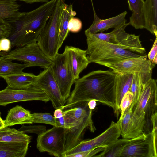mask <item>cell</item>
Listing matches in <instances>:
<instances>
[{
	"instance_id": "obj_1",
	"label": "cell",
	"mask_w": 157,
	"mask_h": 157,
	"mask_svg": "<svg viewBox=\"0 0 157 157\" xmlns=\"http://www.w3.org/2000/svg\"><path fill=\"white\" fill-rule=\"evenodd\" d=\"M117 73L101 70L92 71L75 80V86L60 109L72 108L94 99L115 109L116 87Z\"/></svg>"
},
{
	"instance_id": "obj_2",
	"label": "cell",
	"mask_w": 157,
	"mask_h": 157,
	"mask_svg": "<svg viewBox=\"0 0 157 157\" xmlns=\"http://www.w3.org/2000/svg\"><path fill=\"white\" fill-rule=\"evenodd\" d=\"M56 0H51L30 12L5 19L12 25L10 36L12 47H20L36 42L51 16Z\"/></svg>"
},
{
	"instance_id": "obj_3",
	"label": "cell",
	"mask_w": 157,
	"mask_h": 157,
	"mask_svg": "<svg viewBox=\"0 0 157 157\" xmlns=\"http://www.w3.org/2000/svg\"><path fill=\"white\" fill-rule=\"evenodd\" d=\"M86 37L87 57L89 63L101 65L117 63L142 55L124 49L119 46L100 39L85 31Z\"/></svg>"
},
{
	"instance_id": "obj_4",
	"label": "cell",
	"mask_w": 157,
	"mask_h": 157,
	"mask_svg": "<svg viewBox=\"0 0 157 157\" xmlns=\"http://www.w3.org/2000/svg\"><path fill=\"white\" fill-rule=\"evenodd\" d=\"M132 111L133 118L144 121V133L147 134L151 132V118L157 113L156 80L152 78L144 85L139 98Z\"/></svg>"
},
{
	"instance_id": "obj_5",
	"label": "cell",
	"mask_w": 157,
	"mask_h": 157,
	"mask_svg": "<svg viewBox=\"0 0 157 157\" xmlns=\"http://www.w3.org/2000/svg\"><path fill=\"white\" fill-rule=\"evenodd\" d=\"M65 4V0H56L53 12L37 40L40 49L52 60L58 53L59 49V22Z\"/></svg>"
},
{
	"instance_id": "obj_6",
	"label": "cell",
	"mask_w": 157,
	"mask_h": 157,
	"mask_svg": "<svg viewBox=\"0 0 157 157\" xmlns=\"http://www.w3.org/2000/svg\"><path fill=\"white\" fill-rule=\"evenodd\" d=\"M129 25L128 23L122 24L108 33H91L100 39L116 45L124 49L146 55L145 49L141 44L139 36L126 32L125 29Z\"/></svg>"
},
{
	"instance_id": "obj_7",
	"label": "cell",
	"mask_w": 157,
	"mask_h": 157,
	"mask_svg": "<svg viewBox=\"0 0 157 157\" xmlns=\"http://www.w3.org/2000/svg\"><path fill=\"white\" fill-rule=\"evenodd\" d=\"M6 59L17 60L29 64L30 67H49L52 61L48 58L40 48L37 42L17 47L3 55Z\"/></svg>"
},
{
	"instance_id": "obj_8",
	"label": "cell",
	"mask_w": 157,
	"mask_h": 157,
	"mask_svg": "<svg viewBox=\"0 0 157 157\" xmlns=\"http://www.w3.org/2000/svg\"><path fill=\"white\" fill-rule=\"evenodd\" d=\"M65 128L53 126L38 136L36 147L40 152L62 157L65 152Z\"/></svg>"
},
{
	"instance_id": "obj_9",
	"label": "cell",
	"mask_w": 157,
	"mask_h": 157,
	"mask_svg": "<svg viewBox=\"0 0 157 157\" xmlns=\"http://www.w3.org/2000/svg\"><path fill=\"white\" fill-rule=\"evenodd\" d=\"M51 66L52 73L59 86L63 98L65 100L68 98L74 78L68 59L67 53L64 49L61 53H58L52 60Z\"/></svg>"
},
{
	"instance_id": "obj_10",
	"label": "cell",
	"mask_w": 157,
	"mask_h": 157,
	"mask_svg": "<svg viewBox=\"0 0 157 157\" xmlns=\"http://www.w3.org/2000/svg\"><path fill=\"white\" fill-rule=\"evenodd\" d=\"M120 132L117 123L112 121L109 127L96 137L83 140L74 147L65 152L63 157L89 151L101 146H107L118 139Z\"/></svg>"
},
{
	"instance_id": "obj_11",
	"label": "cell",
	"mask_w": 157,
	"mask_h": 157,
	"mask_svg": "<svg viewBox=\"0 0 157 157\" xmlns=\"http://www.w3.org/2000/svg\"><path fill=\"white\" fill-rule=\"evenodd\" d=\"M157 157V140L151 132L130 139L120 157Z\"/></svg>"
},
{
	"instance_id": "obj_12",
	"label": "cell",
	"mask_w": 157,
	"mask_h": 157,
	"mask_svg": "<svg viewBox=\"0 0 157 157\" xmlns=\"http://www.w3.org/2000/svg\"><path fill=\"white\" fill-rule=\"evenodd\" d=\"M39 100L47 102L49 99L46 94L41 89L32 85L29 88L21 90L12 89L8 86L0 91V106L14 102Z\"/></svg>"
},
{
	"instance_id": "obj_13",
	"label": "cell",
	"mask_w": 157,
	"mask_h": 157,
	"mask_svg": "<svg viewBox=\"0 0 157 157\" xmlns=\"http://www.w3.org/2000/svg\"><path fill=\"white\" fill-rule=\"evenodd\" d=\"M33 85L41 89L46 94L54 108H60L65 104L67 100L61 95L51 66L45 68L36 76Z\"/></svg>"
},
{
	"instance_id": "obj_14",
	"label": "cell",
	"mask_w": 157,
	"mask_h": 157,
	"mask_svg": "<svg viewBox=\"0 0 157 157\" xmlns=\"http://www.w3.org/2000/svg\"><path fill=\"white\" fill-rule=\"evenodd\" d=\"M155 65L147 59V56L145 55L117 63H105L102 65L116 73H134L152 72Z\"/></svg>"
},
{
	"instance_id": "obj_15",
	"label": "cell",
	"mask_w": 157,
	"mask_h": 157,
	"mask_svg": "<svg viewBox=\"0 0 157 157\" xmlns=\"http://www.w3.org/2000/svg\"><path fill=\"white\" fill-rule=\"evenodd\" d=\"M92 112L84 119L79 120L74 126L69 129L65 128V152L83 140L84 134L86 129H88L92 132L96 130L92 120Z\"/></svg>"
},
{
	"instance_id": "obj_16",
	"label": "cell",
	"mask_w": 157,
	"mask_h": 157,
	"mask_svg": "<svg viewBox=\"0 0 157 157\" xmlns=\"http://www.w3.org/2000/svg\"><path fill=\"white\" fill-rule=\"evenodd\" d=\"M69 63L75 79L79 78L80 73L90 63L87 57L86 50L76 47L66 46Z\"/></svg>"
},
{
	"instance_id": "obj_17",
	"label": "cell",
	"mask_w": 157,
	"mask_h": 157,
	"mask_svg": "<svg viewBox=\"0 0 157 157\" xmlns=\"http://www.w3.org/2000/svg\"><path fill=\"white\" fill-rule=\"evenodd\" d=\"M94 19L90 26L85 31L91 33L102 32L111 28H115L126 22V11L113 17L105 19L100 18L97 15L92 4Z\"/></svg>"
},
{
	"instance_id": "obj_18",
	"label": "cell",
	"mask_w": 157,
	"mask_h": 157,
	"mask_svg": "<svg viewBox=\"0 0 157 157\" xmlns=\"http://www.w3.org/2000/svg\"><path fill=\"white\" fill-rule=\"evenodd\" d=\"M134 73H118L116 75L115 116L118 118L120 113V105L123 96L131 87Z\"/></svg>"
},
{
	"instance_id": "obj_19",
	"label": "cell",
	"mask_w": 157,
	"mask_h": 157,
	"mask_svg": "<svg viewBox=\"0 0 157 157\" xmlns=\"http://www.w3.org/2000/svg\"><path fill=\"white\" fill-rule=\"evenodd\" d=\"M31 113L22 106L17 105L11 109L4 122L5 127H8L18 124H32Z\"/></svg>"
},
{
	"instance_id": "obj_20",
	"label": "cell",
	"mask_w": 157,
	"mask_h": 157,
	"mask_svg": "<svg viewBox=\"0 0 157 157\" xmlns=\"http://www.w3.org/2000/svg\"><path fill=\"white\" fill-rule=\"evenodd\" d=\"M36 76L32 73L24 72L22 73L3 76L7 86L10 88L17 90L27 89L33 84Z\"/></svg>"
},
{
	"instance_id": "obj_21",
	"label": "cell",
	"mask_w": 157,
	"mask_h": 157,
	"mask_svg": "<svg viewBox=\"0 0 157 157\" xmlns=\"http://www.w3.org/2000/svg\"><path fill=\"white\" fill-rule=\"evenodd\" d=\"M143 13L145 29L157 37V0H145Z\"/></svg>"
},
{
	"instance_id": "obj_22",
	"label": "cell",
	"mask_w": 157,
	"mask_h": 157,
	"mask_svg": "<svg viewBox=\"0 0 157 157\" xmlns=\"http://www.w3.org/2000/svg\"><path fill=\"white\" fill-rule=\"evenodd\" d=\"M30 143L0 141V157H24Z\"/></svg>"
},
{
	"instance_id": "obj_23",
	"label": "cell",
	"mask_w": 157,
	"mask_h": 157,
	"mask_svg": "<svg viewBox=\"0 0 157 157\" xmlns=\"http://www.w3.org/2000/svg\"><path fill=\"white\" fill-rule=\"evenodd\" d=\"M132 113V111L129 108L117 123L121 135L123 138L132 139L143 135L139 132L132 122L131 119Z\"/></svg>"
},
{
	"instance_id": "obj_24",
	"label": "cell",
	"mask_w": 157,
	"mask_h": 157,
	"mask_svg": "<svg viewBox=\"0 0 157 157\" xmlns=\"http://www.w3.org/2000/svg\"><path fill=\"white\" fill-rule=\"evenodd\" d=\"M129 8L132 12L128 23L136 29L145 28L143 13L144 0H127Z\"/></svg>"
},
{
	"instance_id": "obj_25",
	"label": "cell",
	"mask_w": 157,
	"mask_h": 157,
	"mask_svg": "<svg viewBox=\"0 0 157 157\" xmlns=\"http://www.w3.org/2000/svg\"><path fill=\"white\" fill-rule=\"evenodd\" d=\"M76 14V12L73 10L72 4H65L59 20L58 45L59 48L69 34V21L71 18L74 17Z\"/></svg>"
},
{
	"instance_id": "obj_26",
	"label": "cell",
	"mask_w": 157,
	"mask_h": 157,
	"mask_svg": "<svg viewBox=\"0 0 157 157\" xmlns=\"http://www.w3.org/2000/svg\"><path fill=\"white\" fill-rule=\"evenodd\" d=\"M152 72L134 73L132 83L129 91L132 94V101L129 107L132 110L136 103L142 89L145 84L152 77Z\"/></svg>"
},
{
	"instance_id": "obj_27",
	"label": "cell",
	"mask_w": 157,
	"mask_h": 157,
	"mask_svg": "<svg viewBox=\"0 0 157 157\" xmlns=\"http://www.w3.org/2000/svg\"><path fill=\"white\" fill-rule=\"evenodd\" d=\"M31 137L18 130L5 127L0 129V141L30 142Z\"/></svg>"
},
{
	"instance_id": "obj_28",
	"label": "cell",
	"mask_w": 157,
	"mask_h": 157,
	"mask_svg": "<svg viewBox=\"0 0 157 157\" xmlns=\"http://www.w3.org/2000/svg\"><path fill=\"white\" fill-rule=\"evenodd\" d=\"M30 67L29 64L25 63L20 64L13 63L6 59L3 56L0 57V77L4 76L22 73L25 68Z\"/></svg>"
},
{
	"instance_id": "obj_29",
	"label": "cell",
	"mask_w": 157,
	"mask_h": 157,
	"mask_svg": "<svg viewBox=\"0 0 157 157\" xmlns=\"http://www.w3.org/2000/svg\"><path fill=\"white\" fill-rule=\"evenodd\" d=\"M20 5L14 0H0V18L6 19L21 14Z\"/></svg>"
},
{
	"instance_id": "obj_30",
	"label": "cell",
	"mask_w": 157,
	"mask_h": 157,
	"mask_svg": "<svg viewBox=\"0 0 157 157\" xmlns=\"http://www.w3.org/2000/svg\"><path fill=\"white\" fill-rule=\"evenodd\" d=\"M130 139L123 138L117 139L113 143L106 147L105 149L94 157H120L124 149Z\"/></svg>"
},
{
	"instance_id": "obj_31",
	"label": "cell",
	"mask_w": 157,
	"mask_h": 157,
	"mask_svg": "<svg viewBox=\"0 0 157 157\" xmlns=\"http://www.w3.org/2000/svg\"><path fill=\"white\" fill-rule=\"evenodd\" d=\"M33 123H43L56 126V119L49 113H31Z\"/></svg>"
},
{
	"instance_id": "obj_32",
	"label": "cell",
	"mask_w": 157,
	"mask_h": 157,
	"mask_svg": "<svg viewBox=\"0 0 157 157\" xmlns=\"http://www.w3.org/2000/svg\"><path fill=\"white\" fill-rule=\"evenodd\" d=\"M132 101V94L130 91L127 92L123 96L121 101L120 108L121 114L120 117H121L125 111L131 105Z\"/></svg>"
},
{
	"instance_id": "obj_33",
	"label": "cell",
	"mask_w": 157,
	"mask_h": 157,
	"mask_svg": "<svg viewBox=\"0 0 157 157\" xmlns=\"http://www.w3.org/2000/svg\"><path fill=\"white\" fill-rule=\"evenodd\" d=\"M12 27L5 19L0 18V42L4 38H8L10 35Z\"/></svg>"
},
{
	"instance_id": "obj_34",
	"label": "cell",
	"mask_w": 157,
	"mask_h": 157,
	"mask_svg": "<svg viewBox=\"0 0 157 157\" xmlns=\"http://www.w3.org/2000/svg\"><path fill=\"white\" fill-rule=\"evenodd\" d=\"M18 130L24 133H35L38 135L45 132L46 129L45 126L33 125L25 126L22 125L21 127Z\"/></svg>"
},
{
	"instance_id": "obj_35",
	"label": "cell",
	"mask_w": 157,
	"mask_h": 157,
	"mask_svg": "<svg viewBox=\"0 0 157 157\" xmlns=\"http://www.w3.org/2000/svg\"><path fill=\"white\" fill-rule=\"evenodd\" d=\"M106 146H101L93 149L73 154L69 157H94L95 155L104 151Z\"/></svg>"
},
{
	"instance_id": "obj_36",
	"label": "cell",
	"mask_w": 157,
	"mask_h": 157,
	"mask_svg": "<svg viewBox=\"0 0 157 157\" xmlns=\"http://www.w3.org/2000/svg\"><path fill=\"white\" fill-rule=\"evenodd\" d=\"M82 27V23L78 18L73 17L69 21L68 29L69 31L73 33H78L81 30Z\"/></svg>"
},
{
	"instance_id": "obj_37",
	"label": "cell",
	"mask_w": 157,
	"mask_h": 157,
	"mask_svg": "<svg viewBox=\"0 0 157 157\" xmlns=\"http://www.w3.org/2000/svg\"><path fill=\"white\" fill-rule=\"evenodd\" d=\"M12 47L10 40L8 38H3L0 42V53H3V55L10 51Z\"/></svg>"
},
{
	"instance_id": "obj_38",
	"label": "cell",
	"mask_w": 157,
	"mask_h": 157,
	"mask_svg": "<svg viewBox=\"0 0 157 157\" xmlns=\"http://www.w3.org/2000/svg\"><path fill=\"white\" fill-rule=\"evenodd\" d=\"M148 57V59L153 63H157V37H155L152 47L149 52Z\"/></svg>"
},
{
	"instance_id": "obj_39",
	"label": "cell",
	"mask_w": 157,
	"mask_h": 157,
	"mask_svg": "<svg viewBox=\"0 0 157 157\" xmlns=\"http://www.w3.org/2000/svg\"><path fill=\"white\" fill-rule=\"evenodd\" d=\"M63 111L60 108L56 109L54 112V117L56 118H59L63 116Z\"/></svg>"
},
{
	"instance_id": "obj_40",
	"label": "cell",
	"mask_w": 157,
	"mask_h": 157,
	"mask_svg": "<svg viewBox=\"0 0 157 157\" xmlns=\"http://www.w3.org/2000/svg\"><path fill=\"white\" fill-rule=\"evenodd\" d=\"M16 1H22L27 3H34L40 2L46 3L48 2L49 0H14Z\"/></svg>"
},
{
	"instance_id": "obj_41",
	"label": "cell",
	"mask_w": 157,
	"mask_h": 157,
	"mask_svg": "<svg viewBox=\"0 0 157 157\" xmlns=\"http://www.w3.org/2000/svg\"><path fill=\"white\" fill-rule=\"evenodd\" d=\"M96 101L92 99L88 101L87 105L89 109L91 110L94 109L96 106Z\"/></svg>"
},
{
	"instance_id": "obj_42",
	"label": "cell",
	"mask_w": 157,
	"mask_h": 157,
	"mask_svg": "<svg viewBox=\"0 0 157 157\" xmlns=\"http://www.w3.org/2000/svg\"><path fill=\"white\" fill-rule=\"evenodd\" d=\"M5 127L4 124V120L0 116V129Z\"/></svg>"
},
{
	"instance_id": "obj_43",
	"label": "cell",
	"mask_w": 157,
	"mask_h": 157,
	"mask_svg": "<svg viewBox=\"0 0 157 157\" xmlns=\"http://www.w3.org/2000/svg\"><path fill=\"white\" fill-rule=\"evenodd\" d=\"M0 114H1V112H0Z\"/></svg>"
}]
</instances>
